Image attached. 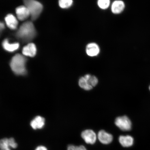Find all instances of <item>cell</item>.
Instances as JSON below:
<instances>
[{
    "mask_svg": "<svg viewBox=\"0 0 150 150\" xmlns=\"http://www.w3.org/2000/svg\"><path fill=\"white\" fill-rule=\"evenodd\" d=\"M149 89L150 91V85L149 87Z\"/></svg>",
    "mask_w": 150,
    "mask_h": 150,
    "instance_id": "d4e9b609",
    "label": "cell"
},
{
    "mask_svg": "<svg viewBox=\"0 0 150 150\" xmlns=\"http://www.w3.org/2000/svg\"><path fill=\"white\" fill-rule=\"evenodd\" d=\"M35 150H47V149L45 146H41L38 147Z\"/></svg>",
    "mask_w": 150,
    "mask_h": 150,
    "instance_id": "7402d4cb",
    "label": "cell"
},
{
    "mask_svg": "<svg viewBox=\"0 0 150 150\" xmlns=\"http://www.w3.org/2000/svg\"><path fill=\"white\" fill-rule=\"evenodd\" d=\"M115 123L122 131H128L131 130L132 123L130 119L126 116H123L116 118Z\"/></svg>",
    "mask_w": 150,
    "mask_h": 150,
    "instance_id": "277c9868",
    "label": "cell"
},
{
    "mask_svg": "<svg viewBox=\"0 0 150 150\" xmlns=\"http://www.w3.org/2000/svg\"><path fill=\"white\" fill-rule=\"evenodd\" d=\"M84 77L88 81L89 83L93 87H95L98 83V80L95 76L87 74L85 75Z\"/></svg>",
    "mask_w": 150,
    "mask_h": 150,
    "instance_id": "2e32d148",
    "label": "cell"
},
{
    "mask_svg": "<svg viewBox=\"0 0 150 150\" xmlns=\"http://www.w3.org/2000/svg\"><path fill=\"white\" fill-rule=\"evenodd\" d=\"M45 120L44 118L37 116L31 122V126L33 129H40L44 126Z\"/></svg>",
    "mask_w": 150,
    "mask_h": 150,
    "instance_id": "7c38bea8",
    "label": "cell"
},
{
    "mask_svg": "<svg viewBox=\"0 0 150 150\" xmlns=\"http://www.w3.org/2000/svg\"><path fill=\"white\" fill-rule=\"evenodd\" d=\"M36 35L34 26L31 22H25L21 26L16 33V36L24 42H28L34 38Z\"/></svg>",
    "mask_w": 150,
    "mask_h": 150,
    "instance_id": "6da1fadb",
    "label": "cell"
},
{
    "mask_svg": "<svg viewBox=\"0 0 150 150\" xmlns=\"http://www.w3.org/2000/svg\"><path fill=\"white\" fill-rule=\"evenodd\" d=\"M9 145L10 147L13 149H16L17 147L18 144L16 143L13 138H11L9 139Z\"/></svg>",
    "mask_w": 150,
    "mask_h": 150,
    "instance_id": "44dd1931",
    "label": "cell"
},
{
    "mask_svg": "<svg viewBox=\"0 0 150 150\" xmlns=\"http://www.w3.org/2000/svg\"><path fill=\"white\" fill-rule=\"evenodd\" d=\"M67 150H87V149L83 146H77L70 145H69L67 148Z\"/></svg>",
    "mask_w": 150,
    "mask_h": 150,
    "instance_id": "ffe728a7",
    "label": "cell"
},
{
    "mask_svg": "<svg viewBox=\"0 0 150 150\" xmlns=\"http://www.w3.org/2000/svg\"><path fill=\"white\" fill-rule=\"evenodd\" d=\"M5 21L7 26L10 29L14 30L17 27L18 20L13 15L11 14L7 15L5 18Z\"/></svg>",
    "mask_w": 150,
    "mask_h": 150,
    "instance_id": "8fae6325",
    "label": "cell"
},
{
    "mask_svg": "<svg viewBox=\"0 0 150 150\" xmlns=\"http://www.w3.org/2000/svg\"><path fill=\"white\" fill-rule=\"evenodd\" d=\"M16 13L18 18L21 21L25 20L30 15L29 10L25 6L17 7L16 9Z\"/></svg>",
    "mask_w": 150,
    "mask_h": 150,
    "instance_id": "8992f818",
    "label": "cell"
},
{
    "mask_svg": "<svg viewBox=\"0 0 150 150\" xmlns=\"http://www.w3.org/2000/svg\"><path fill=\"white\" fill-rule=\"evenodd\" d=\"M86 53L91 57H94L98 55L100 52V48L97 44L91 43L87 45L86 48Z\"/></svg>",
    "mask_w": 150,
    "mask_h": 150,
    "instance_id": "ba28073f",
    "label": "cell"
},
{
    "mask_svg": "<svg viewBox=\"0 0 150 150\" xmlns=\"http://www.w3.org/2000/svg\"><path fill=\"white\" fill-rule=\"evenodd\" d=\"M26 59L24 56L17 54L12 58L10 67L13 72L18 75H23L26 72Z\"/></svg>",
    "mask_w": 150,
    "mask_h": 150,
    "instance_id": "7a4b0ae2",
    "label": "cell"
},
{
    "mask_svg": "<svg viewBox=\"0 0 150 150\" xmlns=\"http://www.w3.org/2000/svg\"><path fill=\"white\" fill-rule=\"evenodd\" d=\"M134 139L130 136H121L119 138L120 144L125 147H130L132 146L134 144Z\"/></svg>",
    "mask_w": 150,
    "mask_h": 150,
    "instance_id": "4fadbf2b",
    "label": "cell"
},
{
    "mask_svg": "<svg viewBox=\"0 0 150 150\" xmlns=\"http://www.w3.org/2000/svg\"><path fill=\"white\" fill-rule=\"evenodd\" d=\"M23 1L25 6L29 11L32 19L36 20L42 12V5L35 0H23Z\"/></svg>",
    "mask_w": 150,
    "mask_h": 150,
    "instance_id": "3957f363",
    "label": "cell"
},
{
    "mask_svg": "<svg viewBox=\"0 0 150 150\" xmlns=\"http://www.w3.org/2000/svg\"><path fill=\"white\" fill-rule=\"evenodd\" d=\"M3 46L4 48L6 51L13 52L17 50L19 47V44L18 43H9L7 39H5L3 42Z\"/></svg>",
    "mask_w": 150,
    "mask_h": 150,
    "instance_id": "5bb4252c",
    "label": "cell"
},
{
    "mask_svg": "<svg viewBox=\"0 0 150 150\" xmlns=\"http://www.w3.org/2000/svg\"><path fill=\"white\" fill-rule=\"evenodd\" d=\"M80 87L86 91H89L93 88V87L89 83L88 81L84 76L81 78L79 81Z\"/></svg>",
    "mask_w": 150,
    "mask_h": 150,
    "instance_id": "9a60e30c",
    "label": "cell"
},
{
    "mask_svg": "<svg viewBox=\"0 0 150 150\" xmlns=\"http://www.w3.org/2000/svg\"><path fill=\"white\" fill-rule=\"evenodd\" d=\"M0 26H1V30L4 29V24L2 22H1V24H0Z\"/></svg>",
    "mask_w": 150,
    "mask_h": 150,
    "instance_id": "603a6c76",
    "label": "cell"
},
{
    "mask_svg": "<svg viewBox=\"0 0 150 150\" xmlns=\"http://www.w3.org/2000/svg\"><path fill=\"white\" fill-rule=\"evenodd\" d=\"M37 49L35 44L29 43L24 46L22 50V53L25 56L33 57L36 55Z\"/></svg>",
    "mask_w": 150,
    "mask_h": 150,
    "instance_id": "9c48e42d",
    "label": "cell"
},
{
    "mask_svg": "<svg viewBox=\"0 0 150 150\" xmlns=\"http://www.w3.org/2000/svg\"><path fill=\"white\" fill-rule=\"evenodd\" d=\"M1 150H11V149H1Z\"/></svg>",
    "mask_w": 150,
    "mask_h": 150,
    "instance_id": "cb8c5ba5",
    "label": "cell"
},
{
    "mask_svg": "<svg viewBox=\"0 0 150 150\" xmlns=\"http://www.w3.org/2000/svg\"><path fill=\"white\" fill-rule=\"evenodd\" d=\"M9 145V139L3 138L0 141V148L1 149H10Z\"/></svg>",
    "mask_w": 150,
    "mask_h": 150,
    "instance_id": "ac0fdd59",
    "label": "cell"
},
{
    "mask_svg": "<svg viewBox=\"0 0 150 150\" xmlns=\"http://www.w3.org/2000/svg\"><path fill=\"white\" fill-rule=\"evenodd\" d=\"M81 137L86 143L93 144L96 142V135L94 131L91 130H86L82 132Z\"/></svg>",
    "mask_w": 150,
    "mask_h": 150,
    "instance_id": "5b68a950",
    "label": "cell"
},
{
    "mask_svg": "<svg viewBox=\"0 0 150 150\" xmlns=\"http://www.w3.org/2000/svg\"><path fill=\"white\" fill-rule=\"evenodd\" d=\"M125 8V4L122 1L117 0L114 2L112 5L111 10L114 14L120 13Z\"/></svg>",
    "mask_w": 150,
    "mask_h": 150,
    "instance_id": "30bf717a",
    "label": "cell"
},
{
    "mask_svg": "<svg viewBox=\"0 0 150 150\" xmlns=\"http://www.w3.org/2000/svg\"><path fill=\"white\" fill-rule=\"evenodd\" d=\"M73 4V0H59L60 7L63 8H68L71 6Z\"/></svg>",
    "mask_w": 150,
    "mask_h": 150,
    "instance_id": "e0dca14e",
    "label": "cell"
},
{
    "mask_svg": "<svg viewBox=\"0 0 150 150\" xmlns=\"http://www.w3.org/2000/svg\"><path fill=\"white\" fill-rule=\"evenodd\" d=\"M98 138L99 141L104 144H108L111 143L113 139V137L112 135L108 134L104 130L99 131Z\"/></svg>",
    "mask_w": 150,
    "mask_h": 150,
    "instance_id": "52a82bcc",
    "label": "cell"
},
{
    "mask_svg": "<svg viewBox=\"0 0 150 150\" xmlns=\"http://www.w3.org/2000/svg\"><path fill=\"white\" fill-rule=\"evenodd\" d=\"M98 5L101 9H105L108 8L109 6L110 0H98Z\"/></svg>",
    "mask_w": 150,
    "mask_h": 150,
    "instance_id": "d6986e66",
    "label": "cell"
}]
</instances>
